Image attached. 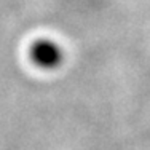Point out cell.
<instances>
[{
  "label": "cell",
  "mask_w": 150,
  "mask_h": 150,
  "mask_svg": "<svg viewBox=\"0 0 150 150\" xmlns=\"http://www.w3.org/2000/svg\"><path fill=\"white\" fill-rule=\"evenodd\" d=\"M30 58L42 69H56L64 58L62 50L51 40H38L30 48Z\"/></svg>",
  "instance_id": "1"
}]
</instances>
